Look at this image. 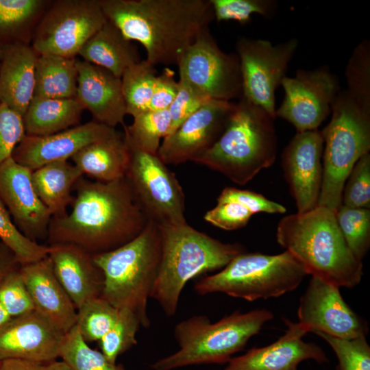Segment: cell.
I'll use <instances>...</instances> for the list:
<instances>
[{
    "label": "cell",
    "instance_id": "obj_14",
    "mask_svg": "<svg viewBox=\"0 0 370 370\" xmlns=\"http://www.w3.org/2000/svg\"><path fill=\"white\" fill-rule=\"evenodd\" d=\"M281 86L284 97L275 110L276 117L291 123L297 132L318 130L341 91L337 76L326 65L298 69L295 76H286Z\"/></svg>",
    "mask_w": 370,
    "mask_h": 370
},
{
    "label": "cell",
    "instance_id": "obj_45",
    "mask_svg": "<svg viewBox=\"0 0 370 370\" xmlns=\"http://www.w3.org/2000/svg\"><path fill=\"white\" fill-rule=\"evenodd\" d=\"M25 136L22 116L0 104V166L12 158L14 149Z\"/></svg>",
    "mask_w": 370,
    "mask_h": 370
},
{
    "label": "cell",
    "instance_id": "obj_25",
    "mask_svg": "<svg viewBox=\"0 0 370 370\" xmlns=\"http://www.w3.org/2000/svg\"><path fill=\"white\" fill-rule=\"evenodd\" d=\"M38 56L30 44L16 43L1 48L0 104L22 117L34 97Z\"/></svg>",
    "mask_w": 370,
    "mask_h": 370
},
{
    "label": "cell",
    "instance_id": "obj_26",
    "mask_svg": "<svg viewBox=\"0 0 370 370\" xmlns=\"http://www.w3.org/2000/svg\"><path fill=\"white\" fill-rule=\"evenodd\" d=\"M217 201V205L206 212L204 219L227 231L245 227L255 214H284L286 211L283 205L260 193L235 187L223 188Z\"/></svg>",
    "mask_w": 370,
    "mask_h": 370
},
{
    "label": "cell",
    "instance_id": "obj_43",
    "mask_svg": "<svg viewBox=\"0 0 370 370\" xmlns=\"http://www.w3.org/2000/svg\"><path fill=\"white\" fill-rule=\"evenodd\" d=\"M342 205L370 208V153L363 155L354 164L345 183Z\"/></svg>",
    "mask_w": 370,
    "mask_h": 370
},
{
    "label": "cell",
    "instance_id": "obj_50",
    "mask_svg": "<svg viewBox=\"0 0 370 370\" xmlns=\"http://www.w3.org/2000/svg\"><path fill=\"white\" fill-rule=\"evenodd\" d=\"M47 370H73V369L63 360L58 361L56 360L47 364Z\"/></svg>",
    "mask_w": 370,
    "mask_h": 370
},
{
    "label": "cell",
    "instance_id": "obj_22",
    "mask_svg": "<svg viewBox=\"0 0 370 370\" xmlns=\"http://www.w3.org/2000/svg\"><path fill=\"white\" fill-rule=\"evenodd\" d=\"M78 72L75 99L94 121L115 128L125 125L127 114L121 78L84 60L77 61Z\"/></svg>",
    "mask_w": 370,
    "mask_h": 370
},
{
    "label": "cell",
    "instance_id": "obj_33",
    "mask_svg": "<svg viewBox=\"0 0 370 370\" xmlns=\"http://www.w3.org/2000/svg\"><path fill=\"white\" fill-rule=\"evenodd\" d=\"M155 66L146 60L130 66L121 77L127 114L133 118L149 110L157 77Z\"/></svg>",
    "mask_w": 370,
    "mask_h": 370
},
{
    "label": "cell",
    "instance_id": "obj_39",
    "mask_svg": "<svg viewBox=\"0 0 370 370\" xmlns=\"http://www.w3.org/2000/svg\"><path fill=\"white\" fill-rule=\"evenodd\" d=\"M347 90L370 110V41L363 40L354 48L345 68Z\"/></svg>",
    "mask_w": 370,
    "mask_h": 370
},
{
    "label": "cell",
    "instance_id": "obj_17",
    "mask_svg": "<svg viewBox=\"0 0 370 370\" xmlns=\"http://www.w3.org/2000/svg\"><path fill=\"white\" fill-rule=\"evenodd\" d=\"M324 140L319 130L297 132L282 153V166L297 212L318 206L323 180Z\"/></svg>",
    "mask_w": 370,
    "mask_h": 370
},
{
    "label": "cell",
    "instance_id": "obj_18",
    "mask_svg": "<svg viewBox=\"0 0 370 370\" xmlns=\"http://www.w3.org/2000/svg\"><path fill=\"white\" fill-rule=\"evenodd\" d=\"M32 171L10 158L0 166V198L20 232L32 241L47 238L52 216L38 197Z\"/></svg>",
    "mask_w": 370,
    "mask_h": 370
},
{
    "label": "cell",
    "instance_id": "obj_27",
    "mask_svg": "<svg viewBox=\"0 0 370 370\" xmlns=\"http://www.w3.org/2000/svg\"><path fill=\"white\" fill-rule=\"evenodd\" d=\"M71 159L84 175L110 182L125 176L130 151L124 134L116 131L87 145Z\"/></svg>",
    "mask_w": 370,
    "mask_h": 370
},
{
    "label": "cell",
    "instance_id": "obj_36",
    "mask_svg": "<svg viewBox=\"0 0 370 370\" xmlns=\"http://www.w3.org/2000/svg\"><path fill=\"white\" fill-rule=\"evenodd\" d=\"M336 218L349 249L362 261L370 247V210L341 205Z\"/></svg>",
    "mask_w": 370,
    "mask_h": 370
},
{
    "label": "cell",
    "instance_id": "obj_6",
    "mask_svg": "<svg viewBox=\"0 0 370 370\" xmlns=\"http://www.w3.org/2000/svg\"><path fill=\"white\" fill-rule=\"evenodd\" d=\"M273 319V313L264 308L246 312L236 310L214 323L206 315L190 317L174 327L178 349L156 360L151 368L174 370L191 365L226 364Z\"/></svg>",
    "mask_w": 370,
    "mask_h": 370
},
{
    "label": "cell",
    "instance_id": "obj_29",
    "mask_svg": "<svg viewBox=\"0 0 370 370\" xmlns=\"http://www.w3.org/2000/svg\"><path fill=\"white\" fill-rule=\"evenodd\" d=\"M82 172L69 160L52 162L32 171V179L35 191L52 218L66 214L74 196L72 190Z\"/></svg>",
    "mask_w": 370,
    "mask_h": 370
},
{
    "label": "cell",
    "instance_id": "obj_4",
    "mask_svg": "<svg viewBox=\"0 0 370 370\" xmlns=\"http://www.w3.org/2000/svg\"><path fill=\"white\" fill-rule=\"evenodd\" d=\"M159 229L161 258L151 298L166 317H172L188 281L222 269L245 249L239 243H223L188 223Z\"/></svg>",
    "mask_w": 370,
    "mask_h": 370
},
{
    "label": "cell",
    "instance_id": "obj_53",
    "mask_svg": "<svg viewBox=\"0 0 370 370\" xmlns=\"http://www.w3.org/2000/svg\"><path fill=\"white\" fill-rule=\"evenodd\" d=\"M0 363H1V362H0Z\"/></svg>",
    "mask_w": 370,
    "mask_h": 370
},
{
    "label": "cell",
    "instance_id": "obj_42",
    "mask_svg": "<svg viewBox=\"0 0 370 370\" xmlns=\"http://www.w3.org/2000/svg\"><path fill=\"white\" fill-rule=\"evenodd\" d=\"M334 352L338 364L336 370H370V346L367 336L341 339L317 333Z\"/></svg>",
    "mask_w": 370,
    "mask_h": 370
},
{
    "label": "cell",
    "instance_id": "obj_44",
    "mask_svg": "<svg viewBox=\"0 0 370 370\" xmlns=\"http://www.w3.org/2000/svg\"><path fill=\"white\" fill-rule=\"evenodd\" d=\"M0 304L11 317L34 310L20 268L8 273L0 280Z\"/></svg>",
    "mask_w": 370,
    "mask_h": 370
},
{
    "label": "cell",
    "instance_id": "obj_1",
    "mask_svg": "<svg viewBox=\"0 0 370 370\" xmlns=\"http://www.w3.org/2000/svg\"><path fill=\"white\" fill-rule=\"evenodd\" d=\"M73 190L71 212L51 219L48 245L69 243L100 254L130 242L149 222L125 177L110 182L82 177Z\"/></svg>",
    "mask_w": 370,
    "mask_h": 370
},
{
    "label": "cell",
    "instance_id": "obj_38",
    "mask_svg": "<svg viewBox=\"0 0 370 370\" xmlns=\"http://www.w3.org/2000/svg\"><path fill=\"white\" fill-rule=\"evenodd\" d=\"M140 326L137 316L127 309H119L110 330L99 341L101 352L113 363L119 356L137 344L136 334Z\"/></svg>",
    "mask_w": 370,
    "mask_h": 370
},
{
    "label": "cell",
    "instance_id": "obj_21",
    "mask_svg": "<svg viewBox=\"0 0 370 370\" xmlns=\"http://www.w3.org/2000/svg\"><path fill=\"white\" fill-rule=\"evenodd\" d=\"M116 130L95 121L42 136L25 135L12 158L32 171L46 164L69 160L87 145L105 138Z\"/></svg>",
    "mask_w": 370,
    "mask_h": 370
},
{
    "label": "cell",
    "instance_id": "obj_48",
    "mask_svg": "<svg viewBox=\"0 0 370 370\" xmlns=\"http://www.w3.org/2000/svg\"><path fill=\"white\" fill-rule=\"evenodd\" d=\"M21 265L14 254L0 241V280Z\"/></svg>",
    "mask_w": 370,
    "mask_h": 370
},
{
    "label": "cell",
    "instance_id": "obj_13",
    "mask_svg": "<svg viewBox=\"0 0 370 370\" xmlns=\"http://www.w3.org/2000/svg\"><path fill=\"white\" fill-rule=\"evenodd\" d=\"M177 66L179 77L208 99L232 101L242 95L239 58L222 51L209 29L185 50Z\"/></svg>",
    "mask_w": 370,
    "mask_h": 370
},
{
    "label": "cell",
    "instance_id": "obj_5",
    "mask_svg": "<svg viewBox=\"0 0 370 370\" xmlns=\"http://www.w3.org/2000/svg\"><path fill=\"white\" fill-rule=\"evenodd\" d=\"M274 120L264 110L241 97L219 138L193 162L237 184H247L275 162Z\"/></svg>",
    "mask_w": 370,
    "mask_h": 370
},
{
    "label": "cell",
    "instance_id": "obj_15",
    "mask_svg": "<svg viewBox=\"0 0 370 370\" xmlns=\"http://www.w3.org/2000/svg\"><path fill=\"white\" fill-rule=\"evenodd\" d=\"M297 316L307 333L352 339L369 332L368 323L345 301L339 287L314 277L300 297Z\"/></svg>",
    "mask_w": 370,
    "mask_h": 370
},
{
    "label": "cell",
    "instance_id": "obj_7",
    "mask_svg": "<svg viewBox=\"0 0 370 370\" xmlns=\"http://www.w3.org/2000/svg\"><path fill=\"white\" fill-rule=\"evenodd\" d=\"M161 258L159 227L149 221L134 239L108 252L93 255L104 282L101 297L118 309H127L149 328L147 304Z\"/></svg>",
    "mask_w": 370,
    "mask_h": 370
},
{
    "label": "cell",
    "instance_id": "obj_41",
    "mask_svg": "<svg viewBox=\"0 0 370 370\" xmlns=\"http://www.w3.org/2000/svg\"><path fill=\"white\" fill-rule=\"evenodd\" d=\"M217 22L235 21L248 24L253 14L272 17L278 8L273 0H210Z\"/></svg>",
    "mask_w": 370,
    "mask_h": 370
},
{
    "label": "cell",
    "instance_id": "obj_16",
    "mask_svg": "<svg viewBox=\"0 0 370 370\" xmlns=\"http://www.w3.org/2000/svg\"><path fill=\"white\" fill-rule=\"evenodd\" d=\"M236 103L210 99L164 138L157 155L167 164L193 162L223 133Z\"/></svg>",
    "mask_w": 370,
    "mask_h": 370
},
{
    "label": "cell",
    "instance_id": "obj_31",
    "mask_svg": "<svg viewBox=\"0 0 370 370\" xmlns=\"http://www.w3.org/2000/svg\"><path fill=\"white\" fill-rule=\"evenodd\" d=\"M77 61L75 58L55 54L38 55L35 70L34 97L75 98L78 76Z\"/></svg>",
    "mask_w": 370,
    "mask_h": 370
},
{
    "label": "cell",
    "instance_id": "obj_12",
    "mask_svg": "<svg viewBox=\"0 0 370 370\" xmlns=\"http://www.w3.org/2000/svg\"><path fill=\"white\" fill-rule=\"evenodd\" d=\"M297 38L273 45L269 40L241 37L236 51L240 60L242 95L247 101L275 115V91L286 76L298 47Z\"/></svg>",
    "mask_w": 370,
    "mask_h": 370
},
{
    "label": "cell",
    "instance_id": "obj_51",
    "mask_svg": "<svg viewBox=\"0 0 370 370\" xmlns=\"http://www.w3.org/2000/svg\"><path fill=\"white\" fill-rule=\"evenodd\" d=\"M12 317L0 304V328L5 325Z\"/></svg>",
    "mask_w": 370,
    "mask_h": 370
},
{
    "label": "cell",
    "instance_id": "obj_10",
    "mask_svg": "<svg viewBox=\"0 0 370 370\" xmlns=\"http://www.w3.org/2000/svg\"><path fill=\"white\" fill-rule=\"evenodd\" d=\"M125 140L130 159L125 177L148 221L159 227L187 223L185 195L174 173L158 155L146 153Z\"/></svg>",
    "mask_w": 370,
    "mask_h": 370
},
{
    "label": "cell",
    "instance_id": "obj_24",
    "mask_svg": "<svg viewBox=\"0 0 370 370\" xmlns=\"http://www.w3.org/2000/svg\"><path fill=\"white\" fill-rule=\"evenodd\" d=\"M48 246L53 272L77 310L101 297L104 278L93 255L69 243Z\"/></svg>",
    "mask_w": 370,
    "mask_h": 370
},
{
    "label": "cell",
    "instance_id": "obj_28",
    "mask_svg": "<svg viewBox=\"0 0 370 370\" xmlns=\"http://www.w3.org/2000/svg\"><path fill=\"white\" fill-rule=\"evenodd\" d=\"M84 61L100 66L121 78L125 71L140 60L132 42L107 20L78 53Z\"/></svg>",
    "mask_w": 370,
    "mask_h": 370
},
{
    "label": "cell",
    "instance_id": "obj_35",
    "mask_svg": "<svg viewBox=\"0 0 370 370\" xmlns=\"http://www.w3.org/2000/svg\"><path fill=\"white\" fill-rule=\"evenodd\" d=\"M60 358L73 370H128L108 360L101 351L91 348L76 325L65 334Z\"/></svg>",
    "mask_w": 370,
    "mask_h": 370
},
{
    "label": "cell",
    "instance_id": "obj_34",
    "mask_svg": "<svg viewBox=\"0 0 370 370\" xmlns=\"http://www.w3.org/2000/svg\"><path fill=\"white\" fill-rule=\"evenodd\" d=\"M171 117L168 110H149L134 117L132 125H124L125 138L136 147L157 155L160 140L169 132Z\"/></svg>",
    "mask_w": 370,
    "mask_h": 370
},
{
    "label": "cell",
    "instance_id": "obj_3",
    "mask_svg": "<svg viewBox=\"0 0 370 370\" xmlns=\"http://www.w3.org/2000/svg\"><path fill=\"white\" fill-rule=\"evenodd\" d=\"M276 239L307 275L339 288H354L362 280V261L349 249L336 212L325 207L317 206L309 212L282 218L277 227Z\"/></svg>",
    "mask_w": 370,
    "mask_h": 370
},
{
    "label": "cell",
    "instance_id": "obj_8",
    "mask_svg": "<svg viewBox=\"0 0 370 370\" xmlns=\"http://www.w3.org/2000/svg\"><path fill=\"white\" fill-rule=\"evenodd\" d=\"M329 123L321 130L323 180L318 206L336 212L345 183L356 162L370 151V110L347 90L339 92Z\"/></svg>",
    "mask_w": 370,
    "mask_h": 370
},
{
    "label": "cell",
    "instance_id": "obj_32",
    "mask_svg": "<svg viewBox=\"0 0 370 370\" xmlns=\"http://www.w3.org/2000/svg\"><path fill=\"white\" fill-rule=\"evenodd\" d=\"M51 1L0 0V49L30 44L34 29Z\"/></svg>",
    "mask_w": 370,
    "mask_h": 370
},
{
    "label": "cell",
    "instance_id": "obj_30",
    "mask_svg": "<svg viewBox=\"0 0 370 370\" xmlns=\"http://www.w3.org/2000/svg\"><path fill=\"white\" fill-rule=\"evenodd\" d=\"M84 110L75 98L34 97L23 116L25 135L47 136L77 125Z\"/></svg>",
    "mask_w": 370,
    "mask_h": 370
},
{
    "label": "cell",
    "instance_id": "obj_37",
    "mask_svg": "<svg viewBox=\"0 0 370 370\" xmlns=\"http://www.w3.org/2000/svg\"><path fill=\"white\" fill-rule=\"evenodd\" d=\"M118 312V308L97 297L77 310L75 325L86 343L99 341L114 325Z\"/></svg>",
    "mask_w": 370,
    "mask_h": 370
},
{
    "label": "cell",
    "instance_id": "obj_40",
    "mask_svg": "<svg viewBox=\"0 0 370 370\" xmlns=\"http://www.w3.org/2000/svg\"><path fill=\"white\" fill-rule=\"evenodd\" d=\"M0 241L16 256L21 265L48 256L49 246L40 245L23 235L17 228L0 198Z\"/></svg>",
    "mask_w": 370,
    "mask_h": 370
},
{
    "label": "cell",
    "instance_id": "obj_47",
    "mask_svg": "<svg viewBox=\"0 0 370 370\" xmlns=\"http://www.w3.org/2000/svg\"><path fill=\"white\" fill-rule=\"evenodd\" d=\"M178 90L179 83L175 79L174 71L165 68L156 77L149 110H168L176 97Z\"/></svg>",
    "mask_w": 370,
    "mask_h": 370
},
{
    "label": "cell",
    "instance_id": "obj_20",
    "mask_svg": "<svg viewBox=\"0 0 370 370\" xmlns=\"http://www.w3.org/2000/svg\"><path fill=\"white\" fill-rule=\"evenodd\" d=\"M284 321L287 330L278 340L232 357L222 370H298L299 365L306 360L319 364L328 362L321 347L302 339L307 334L303 326L286 318Z\"/></svg>",
    "mask_w": 370,
    "mask_h": 370
},
{
    "label": "cell",
    "instance_id": "obj_2",
    "mask_svg": "<svg viewBox=\"0 0 370 370\" xmlns=\"http://www.w3.org/2000/svg\"><path fill=\"white\" fill-rule=\"evenodd\" d=\"M108 21L140 42L148 62L177 65L185 50L209 29L210 0H99Z\"/></svg>",
    "mask_w": 370,
    "mask_h": 370
},
{
    "label": "cell",
    "instance_id": "obj_52",
    "mask_svg": "<svg viewBox=\"0 0 370 370\" xmlns=\"http://www.w3.org/2000/svg\"><path fill=\"white\" fill-rule=\"evenodd\" d=\"M0 56H1V49H0Z\"/></svg>",
    "mask_w": 370,
    "mask_h": 370
},
{
    "label": "cell",
    "instance_id": "obj_46",
    "mask_svg": "<svg viewBox=\"0 0 370 370\" xmlns=\"http://www.w3.org/2000/svg\"><path fill=\"white\" fill-rule=\"evenodd\" d=\"M178 83L177 95L168 109L171 117V127L168 135L174 132L206 102L210 100L196 92L184 79L180 77Z\"/></svg>",
    "mask_w": 370,
    "mask_h": 370
},
{
    "label": "cell",
    "instance_id": "obj_9",
    "mask_svg": "<svg viewBox=\"0 0 370 370\" xmlns=\"http://www.w3.org/2000/svg\"><path fill=\"white\" fill-rule=\"evenodd\" d=\"M306 275L287 251L276 255L245 251L217 273L197 282L194 291L201 296L219 293L254 301L278 297L294 291Z\"/></svg>",
    "mask_w": 370,
    "mask_h": 370
},
{
    "label": "cell",
    "instance_id": "obj_11",
    "mask_svg": "<svg viewBox=\"0 0 370 370\" xmlns=\"http://www.w3.org/2000/svg\"><path fill=\"white\" fill-rule=\"evenodd\" d=\"M106 22L99 0L51 1L34 29L31 45L38 55L75 58Z\"/></svg>",
    "mask_w": 370,
    "mask_h": 370
},
{
    "label": "cell",
    "instance_id": "obj_23",
    "mask_svg": "<svg viewBox=\"0 0 370 370\" xmlns=\"http://www.w3.org/2000/svg\"><path fill=\"white\" fill-rule=\"evenodd\" d=\"M20 271L34 310L66 334L76 324L77 310L57 279L48 256L21 265Z\"/></svg>",
    "mask_w": 370,
    "mask_h": 370
},
{
    "label": "cell",
    "instance_id": "obj_19",
    "mask_svg": "<svg viewBox=\"0 0 370 370\" xmlns=\"http://www.w3.org/2000/svg\"><path fill=\"white\" fill-rule=\"evenodd\" d=\"M63 333L35 310L0 328V362L23 359L48 364L60 358Z\"/></svg>",
    "mask_w": 370,
    "mask_h": 370
},
{
    "label": "cell",
    "instance_id": "obj_49",
    "mask_svg": "<svg viewBox=\"0 0 370 370\" xmlns=\"http://www.w3.org/2000/svg\"><path fill=\"white\" fill-rule=\"evenodd\" d=\"M0 370H47V364L23 359L1 361Z\"/></svg>",
    "mask_w": 370,
    "mask_h": 370
}]
</instances>
